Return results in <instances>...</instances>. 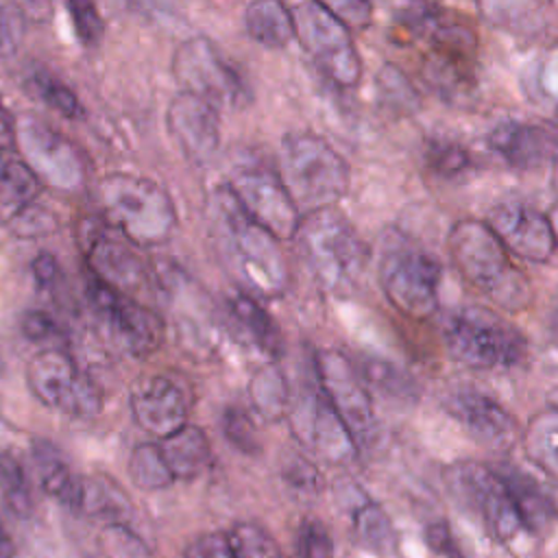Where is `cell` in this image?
<instances>
[{
  "instance_id": "obj_1",
  "label": "cell",
  "mask_w": 558,
  "mask_h": 558,
  "mask_svg": "<svg viewBox=\"0 0 558 558\" xmlns=\"http://www.w3.org/2000/svg\"><path fill=\"white\" fill-rule=\"evenodd\" d=\"M209 225L218 255L227 270L262 296H279L288 283V268L277 238L259 227L238 203L227 185L211 192Z\"/></svg>"
},
{
  "instance_id": "obj_2",
  "label": "cell",
  "mask_w": 558,
  "mask_h": 558,
  "mask_svg": "<svg viewBox=\"0 0 558 558\" xmlns=\"http://www.w3.org/2000/svg\"><path fill=\"white\" fill-rule=\"evenodd\" d=\"M94 198L100 220L133 246L166 244L177 229V209L157 181L144 174L111 172L98 179Z\"/></svg>"
},
{
  "instance_id": "obj_3",
  "label": "cell",
  "mask_w": 558,
  "mask_h": 558,
  "mask_svg": "<svg viewBox=\"0 0 558 558\" xmlns=\"http://www.w3.org/2000/svg\"><path fill=\"white\" fill-rule=\"evenodd\" d=\"M447 248L458 272L501 310L514 314L530 305L532 288L527 277L510 262L506 246L486 222H456L449 231Z\"/></svg>"
},
{
  "instance_id": "obj_4",
  "label": "cell",
  "mask_w": 558,
  "mask_h": 558,
  "mask_svg": "<svg viewBox=\"0 0 558 558\" xmlns=\"http://www.w3.org/2000/svg\"><path fill=\"white\" fill-rule=\"evenodd\" d=\"M279 177L296 209H329L349 187L344 159L318 135L290 133L281 142Z\"/></svg>"
},
{
  "instance_id": "obj_5",
  "label": "cell",
  "mask_w": 558,
  "mask_h": 558,
  "mask_svg": "<svg viewBox=\"0 0 558 558\" xmlns=\"http://www.w3.org/2000/svg\"><path fill=\"white\" fill-rule=\"evenodd\" d=\"M296 233L305 262L327 290L347 294L357 286L366 266V246L344 216L331 207L305 214Z\"/></svg>"
},
{
  "instance_id": "obj_6",
  "label": "cell",
  "mask_w": 558,
  "mask_h": 558,
  "mask_svg": "<svg viewBox=\"0 0 558 558\" xmlns=\"http://www.w3.org/2000/svg\"><path fill=\"white\" fill-rule=\"evenodd\" d=\"M447 353L462 366L477 371L512 368L525 355V338L495 312L469 305L442 323Z\"/></svg>"
},
{
  "instance_id": "obj_7",
  "label": "cell",
  "mask_w": 558,
  "mask_h": 558,
  "mask_svg": "<svg viewBox=\"0 0 558 558\" xmlns=\"http://www.w3.org/2000/svg\"><path fill=\"white\" fill-rule=\"evenodd\" d=\"M26 384L33 397L65 416L92 418L102 410V392L78 362L59 347L35 353L26 366Z\"/></svg>"
},
{
  "instance_id": "obj_8",
  "label": "cell",
  "mask_w": 558,
  "mask_h": 558,
  "mask_svg": "<svg viewBox=\"0 0 558 558\" xmlns=\"http://www.w3.org/2000/svg\"><path fill=\"white\" fill-rule=\"evenodd\" d=\"M445 484L456 504L475 517L493 541L510 543L523 530L495 466L473 460L456 462L445 471Z\"/></svg>"
},
{
  "instance_id": "obj_9",
  "label": "cell",
  "mask_w": 558,
  "mask_h": 558,
  "mask_svg": "<svg viewBox=\"0 0 558 558\" xmlns=\"http://www.w3.org/2000/svg\"><path fill=\"white\" fill-rule=\"evenodd\" d=\"M440 262L410 244L386 246L379 262V283L395 310L410 318H427L438 307Z\"/></svg>"
},
{
  "instance_id": "obj_10",
  "label": "cell",
  "mask_w": 558,
  "mask_h": 558,
  "mask_svg": "<svg viewBox=\"0 0 558 558\" xmlns=\"http://www.w3.org/2000/svg\"><path fill=\"white\" fill-rule=\"evenodd\" d=\"M15 148L41 183L61 192L83 187L87 163L81 148L35 113L15 118Z\"/></svg>"
},
{
  "instance_id": "obj_11",
  "label": "cell",
  "mask_w": 558,
  "mask_h": 558,
  "mask_svg": "<svg viewBox=\"0 0 558 558\" xmlns=\"http://www.w3.org/2000/svg\"><path fill=\"white\" fill-rule=\"evenodd\" d=\"M85 296L122 351L146 357L161 347L166 325L155 310L118 292L89 270L85 275Z\"/></svg>"
},
{
  "instance_id": "obj_12",
  "label": "cell",
  "mask_w": 558,
  "mask_h": 558,
  "mask_svg": "<svg viewBox=\"0 0 558 558\" xmlns=\"http://www.w3.org/2000/svg\"><path fill=\"white\" fill-rule=\"evenodd\" d=\"M294 35L316 65L338 85L353 87L362 74V61L349 28L323 2H303L290 9Z\"/></svg>"
},
{
  "instance_id": "obj_13",
  "label": "cell",
  "mask_w": 558,
  "mask_h": 558,
  "mask_svg": "<svg viewBox=\"0 0 558 558\" xmlns=\"http://www.w3.org/2000/svg\"><path fill=\"white\" fill-rule=\"evenodd\" d=\"M172 74L183 87L209 105L242 107L248 100V89L238 70L207 37L185 39L172 57Z\"/></svg>"
},
{
  "instance_id": "obj_14",
  "label": "cell",
  "mask_w": 558,
  "mask_h": 558,
  "mask_svg": "<svg viewBox=\"0 0 558 558\" xmlns=\"http://www.w3.org/2000/svg\"><path fill=\"white\" fill-rule=\"evenodd\" d=\"M227 187L242 209L277 240H286L296 233L301 216L279 172L264 166H244L233 172Z\"/></svg>"
},
{
  "instance_id": "obj_15",
  "label": "cell",
  "mask_w": 558,
  "mask_h": 558,
  "mask_svg": "<svg viewBox=\"0 0 558 558\" xmlns=\"http://www.w3.org/2000/svg\"><path fill=\"white\" fill-rule=\"evenodd\" d=\"M76 240L87 270L118 292H140L146 286L148 272L142 259L129 244L113 238L100 218H83L76 229Z\"/></svg>"
},
{
  "instance_id": "obj_16",
  "label": "cell",
  "mask_w": 558,
  "mask_h": 558,
  "mask_svg": "<svg viewBox=\"0 0 558 558\" xmlns=\"http://www.w3.org/2000/svg\"><path fill=\"white\" fill-rule=\"evenodd\" d=\"M316 373L320 381V392L344 421L357 447L362 442H368L375 432V414L371 395L362 384L357 371L342 353L323 351L316 357Z\"/></svg>"
},
{
  "instance_id": "obj_17",
  "label": "cell",
  "mask_w": 558,
  "mask_h": 558,
  "mask_svg": "<svg viewBox=\"0 0 558 558\" xmlns=\"http://www.w3.org/2000/svg\"><path fill=\"white\" fill-rule=\"evenodd\" d=\"M129 408L146 434L163 440L187 425L192 395L174 375H142L131 384Z\"/></svg>"
},
{
  "instance_id": "obj_18",
  "label": "cell",
  "mask_w": 558,
  "mask_h": 558,
  "mask_svg": "<svg viewBox=\"0 0 558 558\" xmlns=\"http://www.w3.org/2000/svg\"><path fill=\"white\" fill-rule=\"evenodd\" d=\"M486 225L506 251L527 262H547L556 248L547 216L523 201H501L490 209Z\"/></svg>"
},
{
  "instance_id": "obj_19",
  "label": "cell",
  "mask_w": 558,
  "mask_h": 558,
  "mask_svg": "<svg viewBox=\"0 0 558 558\" xmlns=\"http://www.w3.org/2000/svg\"><path fill=\"white\" fill-rule=\"evenodd\" d=\"M445 408L469 432V436L488 449L508 451L517 440L514 416L482 390L471 386L456 388L447 395Z\"/></svg>"
},
{
  "instance_id": "obj_20",
  "label": "cell",
  "mask_w": 558,
  "mask_h": 558,
  "mask_svg": "<svg viewBox=\"0 0 558 558\" xmlns=\"http://www.w3.org/2000/svg\"><path fill=\"white\" fill-rule=\"evenodd\" d=\"M166 126L183 155L194 163H207L220 146L218 109L190 92L181 89L170 100Z\"/></svg>"
},
{
  "instance_id": "obj_21",
  "label": "cell",
  "mask_w": 558,
  "mask_h": 558,
  "mask_svg": "<svg viewBox=\"0 0 558 558\" xmlns=\"http://www.w3.org/2000/svg\"><path fill=\"white\" fill-rule=\"evenodd\" d=\"M307 401L305 410L294 412V427L301 438L331 464L353 462L360 447L320 388Z\"/></svg>"
},
{
  "instance_id": "obj_22",
  "label": "cell",
  "mask_w": 558,
  "mask_h": 558,
  "mask_svg": "<svg viewBox=\"0 0 558 558\" xmlns=\"http://www.w3.org/2000/svg\"><path fill=\"white\" fill-rule=\"evenodd\" d=\"M31 451L37 469V480L44 493L52 497L57 504H61L63 508L78 512L81 497H83V477L72 471L63 453L48 440L35 438L31 445Z\"/></svg>"
},
{
  "instance_id": "obj_23",
  "label": "cell",
  "mask_w": 558,
  "mask_h": 558,
  "mask_svg": "<svg viewBox=\"0 0 558 558\" xmlns=\"http://www.w3.org/2000/svg\"><path fill=\"white\" fill-rule=\"evenodd\" d=\"M340 497L342 506L349 510L360 543L375 554H388L395 547V527L386 510L351 482L340 486Z\"/></svg>"
},
{
  "instance_id": "obj_24",
  "label": "cell",
  "mask_w": 558,
  "mask_h": 558,
  "mask_svg": "<svg viewBox=\"0 0 558 558\" xmlns=\"http://www.w3.org/2000/svg\"><path fill=\"white\" fill-rule=\"evenodd\" d=\"M551 137L525 122H501L488 135V146L512 168H534L549 157Z\"/></svg>"
},
{
  "instance_id": "obj_25",
  "label": "cell",
  "mask_w": 558,
  "mask_h": 558,
  "mask_svg": "<svg viewBox=\"0 0 558 558\" xmlns=\"http://www.w3.org/2000/svg\"><path fill=\"white\" fill-rule=\"evenodd\" d=\"M495 471L506 484V490L510 495V501L517 510V517L523 530L543 534L549 527L551 519L556 517L551 497L527 473L519 471L517 466L501 464V466H495Z\"/></svg>"
},
{
  "instance_id": "obj_26",
  "label": "cell",
  "mask_w": 558,
  "mask_h": 558,
  "mask_svg": "<svg viewBox=\"0 0 558 558\" xmlns=\"http://www.w3.org/2000/svg\"><path fill=\"white\" fill-rule=\"evenodd\" d=\"M78 512L105 523V527L129 525L133 517V501L113 477L105 473H94L83 477V497Z\"/></svg>"
},
{
  "instance_id": "obj_27",
  "label": "cell",
  "mask_w": 558,
  "mask_h": 558,
  "mask_svg": "<svg viewBox=\"0 0 558 558\" xmlns=\"http://www.w3.org/2000/svg\"><path fill=\"white\" fill-rule=\"evenodd\" d=\"M163 460L174 475V480H194L198 477L209 460H211V445L207 434L198 425H183L179 432L170 434L161 442H157Z\"/></svg>"
},
{
  "instance_id": "obj_28",
  "label": "cell",
  "mask_w": 558,
  "mask_h": 558,
  "mask_svg": "<svg viewBox=\"0 0 558 558\" xmlns=\"http://www.w3.org/2000/svg\"><path fill=\"white\" fill-rule=\"evenodd\" d=\"M229 312L242 333L268 357L283 355V336L270 314L251 296L238 294L229 301Z\"/></svg>"
},
{
  "instance_id": "obj_29",
  "label": "cell",
  "mask_w": 558,
  "mask_h": 558,
  "mask_svg": "<svg viewBox=\"0 0 558 558\" xmlns=\"http://www.w3.org/2000/svg\"><path fill=\"white\" fill-rule=\"evenodd\" d=\"M244 26L255 41L268 48L286 46L294 37V20L290 9L272 0L251 2L244 11Z\"/></svg>"
},
{
  "instance_id": "obj_30",
  "label": "cell",
  "mask_w": 558,
  "mask_h": 558,
  "mask_svg": "<svg viewBox=\"0 0 558 558\" xmlns=\"http://www.w3.org/2000/svg\"><path fill=\"white\" fill-rule=\"evenodd\" d=\"M425 78L427 83L449 100H462L469 92L475 87V76H473V61L440 54V52H429L425 59Z\"/></svg>"
},
{
  "instance_id": "obj_31",
  "label": "cell",
  "mask_w": 558,
  "mask_h": 558,
  "mask_svg": "<svg viewBox=\"0 0 558 558\" xmlns=\"http://www.w3.org/2000/svg\"><path fill=\"white\" fill-rule=\"evenodd\" d=\"M360 377L388 401L410 405L418 399L416 381L388 360L366 357L360 366Z\"/></svg>"
},
{
  "instance_id": "obj_32",
  "label": "cell",
  "mask_w": 558,
  "mask_h": 558,
  "mask_svg": "<svg viewBox=\"0 0 558 558\" xmlns=\"http://www.w3.org/2000/svg\"><path fill=\"white\" fill-rule=\"evenodd\" d=\"M525 451L545 473L558 480V410L534 416L525 432Z\"/></svg>"
},
{
  "instance_id": "obj_33",
  "label": "cell",
  "mask_w": 558,
  "mask_h": 558,
  "mask_svg": "<svg viewBox=\"0 0 558 558\" xmlns=\"http://www.w3.org/2000/svg\"><path fill=\"white\" fill-rule=\"evenodd\" d=\"M423 159L427 170L445 181H462L475 168L473 155L462 144L447 137L427 140Z\"/></svg>"
},
{
  "instance_id": "obj_34",
  "label": "cell",
  "mask_w": 558,
  "mask_h": 558,
  "mask_svg": "<svg viewBox=\"0 0 558 558\" xmlns=\"http://www.w3.org/2000/svg\"><path fill=\"white\" fill-rule=\"evenodd\" d=\"M129 477L142 490H163L174 482L157 442H140L129 456Z\"/></svg>"
},
{
  "instance_id": "obj_35",
  "label": "cell",
  "mask_w": 558,
  "mask_h": 558,
  "mask_svg": "<svg viewBox=\"0 0 558 558\" xmlns=\"http://www.w3.org/2000/svg\"><path fill=\"white\" fill-rule=\"evenodd\" d=\"M0 495L4 506L20 519L33 512V488L28 473L17 456L11 451L0 453Z\"/></svg>"
},
{
  "instance_id": "obj_36",
  "label": "cell",
  "mask_w": 558,
  "mask_h": 558,
  "mask_svg": "<svg viewBox=\"0 0 558 558\" xmlns=\"http://www.w3.org/2000/svg\"><path fill=\"white\" fill-rule=\"evenodd\" d=\"M39 192H41V181L22 159H11V157L0 159V196L7 205L17 209L28 203H35Z\"/></svg>"
},
{
  "instance_id": "obj_37",
  "label": "cell",
  "mask_w": 558,
  "mask_h": 558,
  "mask_svg": "<svg viewBox=\"0 0 558 558\" xmlns=\"http://www.w3.org/2000/svg\"><path fill=\"white\" fill-rule=\"evenodd\" d=\"M227 541L233 558H283L275 536L253 521H240L231 525Z\"/></svg>"
},
{
  "instance_id": "obj_38",
  "label": "cell",
  "mask_w": 558,
  "mask_h": 558,
  "mask_svg": "<svg viewBox=\"0 0 558 558\" xmlns=\"http://www.w3.org/2000/svg\"><path fill=\"white\" fill-rule=\"evenodd\" d=\"M26 83H28L31 92L41 102H46L50 109H54L59 116L70 118V120L83 116V107H81L78 96L61 78H57L48 70H41V68L31 70Z\"/></svg>"
},
{
  "instance_id": "obj_39",
  "label": "cell",
  "mask_w": 558,
  "mask_h": 558,
  "mask_svg": "<svg viewBox=\"0 0 558 558\" xmlns=\"http://www.w3.org/2000/svg\"><path fill=\"white\" fill-rule=\"evenodd\" d=\"M253 405L257 408L259 414H264L266 418H279L281 414H286V405H288V388L286 381L281 377V373L275 366H266L259 368L248 386Z\"/></svg>"
},
{
  "instance_id": "obj_40",
  "label": "cell",
  "mask_w": 558,
  "mask_h": 558,
  "mask_svg": "<svg viewBox=\"0 0 558 558\" xmlns=\"http://www.w3.org/2000/svg\"><path fill=\"white\" fill-rule=\"evenodd\" d=\"M7 225H9L11 233H15L17 238H26V240L50 235V233L59 231V227H61L59 218L48 207L39 205L37 201L13 209Z\"/></svg>"
},
{
  "instance_id": "obj_41",
  "label": "cell",
  "mask_w": 558,
  "mask_h": 558,
  "mask_svg": "<svg viewBox=\"0 0 558 558\" xmlns=\"http://www.w3.org/2000/svg\"><path fill=\"white\" fill-rule=\"evenodd\" d=\"M377 89H379V96L386 100V105H390L392 109H399V111H414L416 107H418V94H416V89L412 87V83L408 81V76L399 70V68H395V65H390V63H386L381 70H379V74H377Z\"/></svg>"
},
{
  "instance_id": "obj_42",
  "label": "cell",
  "mask_w": 558,
  "mask_h": 558,
  "mask_svg": "<svg viewBox=\"0 0 558 558\" xmlns=\"http://www.w3.org/2000/svg\"><path fill=\"white\" fill-rule=\"evenodd\" d=\"M220 427L233 449H238L246 456H253L259 451V438H257L255 423L242 408H235V405L227 408L220 416Z\"/></svg>"
},
{
  "instance_id": "obj_43",
  "label": "cell",
  "mask_w": 558,
  "mask_h": 558,
  "mask_svg": "<svg viewBox=\"0 0 558 558\" xmlns=\"http://www.w3.org/2000/svg\"><path fill=\"white\" fill-rule=\"evenodd\" d=\"M281 475L286 484L301 495H318L323 488V477L318 469L299 453H288L281 460Z\"/></svg>"
},
{
  "instance_id": "obj_44",
  "label": "cell",
  "mask_w": 558,
  "mask_h": 558,
  "mask_svg": "<svg viewBox=\"0 0 558 558\" xmlns=\"http://www.w3.org/2000/svg\"><path fill=\"white\" fill-rule=\"evenodd\" d=\"M299 558H333V541L325 523L316 519H305L296 534Z\"/></svg>"
},
{
  "instance_id": "obj_45",
  "label": "cell",
  "mask_w": 558,
  "mask_h": 558,
  "mask_svg": "<svg viewBox=\"0 0 558 558\" xmlns=\"http://www.w3.org/2000/svg\"><path fill=\"white\" fill-rule=\"evenodd\" d=\"M26 15L15 2H0V57H11L24 41Z\"/></svg>"
},
{
  "instance_id": "obj_46",
  "label": "cell",
  "mask_w": 558,
  "mask_h": 558,
  "mask_svg": "<svg viewBox=\"0 0 558 558\" xmlns=\"http://www.w3.org/2000/svg\"><path fill=\"white\" fill-rule=\"evenodd\" d=\"M68 13L74 26L76 37L85 44V46H94L100 41L102 33H105V22L98 13V9L89 2H68Z\"/></svg>"
},
{
  "instance_id": "obj_47",
  "label": "cell",
  "mask_w": 558,
  "mask_h": 558,
  "mask_svg": "<svg viewBox=\"0 0 558 558\" xmlns=\"http://www.w3.org/2000/svg\"><path fill=\"white\" fill-rule=\"evenodd\" d=\"M20 327L31 342H57L65 336L59 320L52 314L41 310L24 312L20 318Z\"/></svg>"
},
{
  "instance_id": "obj_48",
  "label": "cell",
  "mask_w": 558,
  "mask_h": 558,
  "mask_svg": "<svg viewBox=\"0 0 558 558\" xmlns=\"http://www.w3.org/2000/svg\"><path fill=\"white\" fill-rule=\"evenodd\" d=\"M183 558H233L227 532H205L183 551Z\"/></svg>"
},
{
  "instance_id": "obj_49",
  "label": "cell",
  "mask_w": 558,
  "mask_h": 558,
  "mask_svg": "<svg viewBox=\"0 0 558 558\" xmlns=\"http://www.w3.org/2000/svg\"><path fill=\"white\" fill-rule=\"evenodd\" d=\"M425 543L434 554L442 558H464L451 527L445 521H434L425 527Z\"/></svg>"
},
{
  "instance_id": "obj_50",
  "label": "cell",
  "mask_w": 558,
  "mask_h": 558,
  "mask_svg": "<svg viewBox=\"0 0 558 558\" xmlns=\"http://www.w3.org/2000/svg\"><path fill=\"white\" fill-rule=\"evenodd\" d=\"M31 270H33L35 283H37L41 290L57 292L59 286L63 283L61 266H59V262H57V257H54L52 253L41 251L39 255H35V257H33V264H31Z\"/></svg>"
},
{
  "instance_id": "obj_51",
  "label": "cell",
  "mask_w": 558,
  "mask_h": 558,
  "mask_svg": "<svg viewBox=\"0 0 558 558\" xmlns=\"http://www.w3.org/2000/svg\"><path fill=\"white\" fill-rule=\"evenodd\" d=\"M327 9L349 28V24L353 26H364L371 17V4L362 2H340V4H327Z\"/></svg>"
},
{
  "instance_id": "obj_52",
  "label": "cell",
  "mask_w": 558,
  "mask_h": 558,
  "mask_svg": "<svg viewBox=\"0 0 558 558\" xmlns=\"http://www.w3.org/2000/svg\"><path fill=\"white\" fill-rule=\"evenodd\" d=\"M15 148V116L7 109L0 96V153Z\"/></svg>"
},
{
  "instance_id": "obj_53",
  "label": "cell",
  "mask_w": 558,
  "mask_h": 558,
  "mask_svg": "<svg viewBox=\"0 0 558 558\" xmlns=\"http://www.w3.org/2000/svg\"><path fill=\"white\" fill-rule=\"evenodd\" d=\"M0 558H15V545L0 521Z\"/></svg>"
},
{
  "instance_id": "obj_54",
  "label": "cell",
  "mask_w": 558,
  "mask_h": 558,
  "mask_svg": "<svg viewBox=\"0 0 558 558\" xmlns=\"http://www.w3.org/2000/svg\"><path fill=\"white\" fill-rule=\"evenodd\" d=\"M547 220H549V227H551V233H554V240H556V246H558V203L547 214Z\"/></svg>"
},
{
  "instance_id": "obj_55",
  "label": "cell",
  "mask_w": 558,
  "mask_h": 558,
  "mask_svg": "<svg viewBox=\"0 0 558 558\" xmlns=\"http://www.w3.org/2000/svg\"><path fill=\"white\" fill-rule=\"evenodd\" d=\"M554 327L558 329V307H556V312H554Z\"/></svg>"
}]
</instances>
